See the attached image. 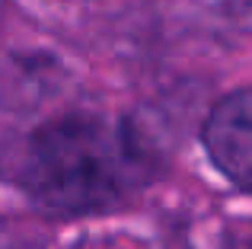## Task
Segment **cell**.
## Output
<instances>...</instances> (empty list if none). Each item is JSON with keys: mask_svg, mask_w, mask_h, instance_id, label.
<instances>
[{"mask_svg": "<svg viewBox=\"0 0 252 249\" xmlns=\"http://www.w3.org/2000/svg\"><path fill=\"white\" fill-rule=\"evenodd\" d=\"M150 166L154 147L134 119L70 112L23 137L10 179L42 211L77 218L122 205L150 179Z\"/></svg>", "mask_w": 252, "mask_h": 249, "instance_id": "cell-1", "label": "cell"}, {"mask_svg": "<svg viewBox=\"0 0 252 249\" xmlns=\"http://www.w3.org/2000/svg\"><path fill=\"white\" fill-rule=\"evenodd\" d=\"M201 141L211 163L233 182L240 192L252 186V99L249 90L240 87L223 96L208 112Z\"/></svg>", "mask_w": 252, "mask_h": 249, "instance_id": "cell-2", "label": "cell"}, {"mask_svg": "<svg viewBox=\"0 0 252 249\" xmlns=\"http://www.w3.org/2000/svg\"><path fill=\"white\" fill-rule=\"evenodd\" d=\"M0 249H29L23 230L16 224H10L6 218H0Z\"/></svg>", "mask_w": 252, "mask_h": 249, "instance_id": "cell-3", "label": "cell"}]
</instances>
